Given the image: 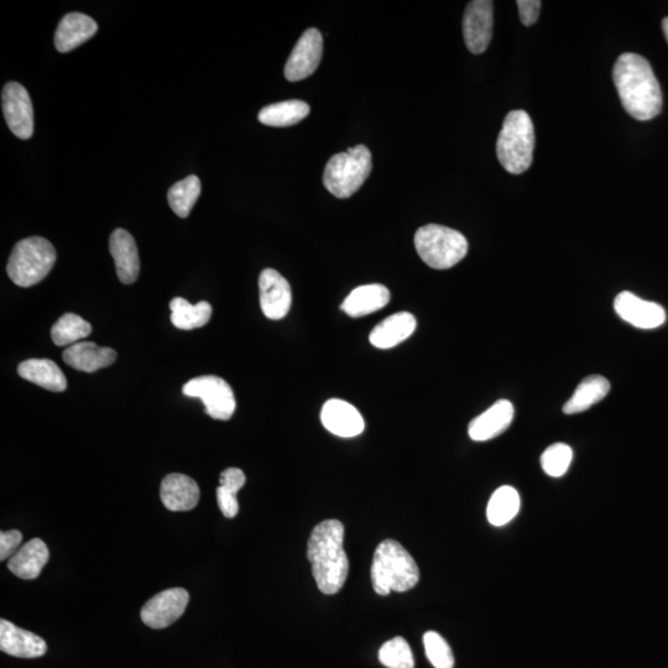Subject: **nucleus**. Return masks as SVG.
I'll use <instances>...</instances> for the list:
<instances>
[{"mask_svg": "<svg viewBox=\"0 0 668 668\" xmlns=\"http://www.w3.org/2000/svg\"><path fill=\"white\" fill-rule=\"evenodd\" d=\"M614 309L624 321L641 330H654L666 321L664 307L656 302L640 299L629 291L620 292L614 301Z\"/></svg>", "mask_w": 668, "mask_h": 668, "instance_id": "obj_14", "label": "nucleus"}, {"mask_svg": "<svg viewBox=\"0 0 668 668\" xmlns=\"http://www.w3.org/2000/svg\"><path fill=\"white\" fill-rule=\"evenodd\" d=\"M662 29H664V33H665L666 40H667V43H668V18H665L664 22H662Z\"/></svg>", "mask_w": 668, "mask_h": 668, "instance_id": "obj_39", "label": "nucleus"}, {"mask_svg": "<svg viewBox=\"0 0 668 668\" xmlns=\"http://www.w3.org/2000/svg\"><path fill=\"white\" fill-rule=\"evenodd\" d=\"M2 107L4 118L15 137L30 139L34 133V108L28 91L17 82H9L3 88Z\"/></svg>", "mask_w": 668, "mask_h": 668, "instance_id": "obj_9", "label": "nucleus"}, {"mask_svg": "<svg viewBox=\"0 0 668 668\" xmlns=\"http://www.w3.org/2000/svg\"><path fill=\"white\" fill-rule=\"evenodd\" d=\"M182 391L190 398L201 399L212 419L228 421L236 411L237 403L231 386L216 375H203L192 379L185 384Z\"/></svg>", "mask_w": 668, "mask_h": 668, "instance_id": "obj_8", "label": "nucleus"}, {"mask_svg": "<svg viewBox=\"0 0 668 668\" xmlns=\"http://www.w3.org/2000/svg\"><path fill=\"white\" fill-rule=\"evenodd\" d=\"M260 307L269 320L279 321L287 316L292 304L289 281L274 269H265L259 276Z\"/></svg>", "mask_w": 668, "mask_h": 668, "instance_id": "obj_13", "label": "nucleus"}, {"mask_svg": "<svg viewBox=\"0 0 668 668\" xmlns=\"http://www.w3.org/2000/svg\"><path fill=\"white\" fill-rule=\"evenodd\" d=\"M190 594L184 588H171L156 594L142 609V620L151 629H165L185 613Z\"/></svg>", "mask_w": 668, "mask_h": 668, "instance_id": "obj_11", "label": "nucleus"}, {"mask_svg": "<svg viewBox=\"0 0 668 668\" xmlns=\"http://www.w3.org/2000/svg\"><path fill=\"white\" fill-rule=\"evenodd\" d=\"M610 391V383L602 375H592L582 380L574 391L572 398L563 406V412L567 415L579 414V412L591 409L593 405L602 401Z\"/></svg>", "mask_w": 668, "mask_h": 668, "instance_id": "obj_26", "label": "nucleus"}, {"mask_svg": "<svg viewBox=\"0 0 668 668\" xmlns=\"http://www.w3.org/2000/svg\"><path fill=\"white\" fill-rule=\"evenodd\" d=\"M573 459L572 448L565 443H556L542 453L541 466L547 476L560 478L565 476Z\"/></svg>", "mask_w": 668, "mask_h": 668, "instance_id": "obj_33", "label": "nucleus"}, {"mask_svg": "<svg viewBox=\"0 0 668 668\" xmlns=\"http://www.w3.org/2000/svg\"><path fill=\"white\" fill-rule=\"evenodd\" d=\"M415 248L430 268L446 270L466 258L468 242L462 233L452 228L427 224L416 232Z\"/></svg>", "mask_w": 668, "mask_h": 668, "instance_id": "obj_7", "label": "nucleus"}, {"mask_svg": "<svg viewBox=\"0 0 668 668\" xmlns=\"http://www.w3.org/2000/svg\"><path fill=\"white\" fill-rule=\"evenodd\" d=\"M20 377L35 385L54 393H62L67 389L65 374L59 365L50 359H29L18 367Z\"/></svg>", "mask_w": 668, "mask_h": 668, "instance_id": "obj_25", "label": "nucleus"}, {"mask_svg": "<svg viewBox=\"0 0 668 668\" xmlns=\"http://www.w3.org/2000/svg\"><path fill=\"white\" fill-rule=\"evenodd\" d=\"M109 250L116 263L120 283L134 284L140 273V259L132 234L125 229H116L109 239Z\"/></svg>", "mask_w": 668, "mask_h": 668, "instance_id": "obj_17", "label": "nucleus"}, {"mask_svg": "<svg viewBox=\"0 0 668 668\" xmlns=\"http://www.w3.org/2000/svg\"><path fill=\"white\" fill-rule=\"evenodd\" d=\"M613 80L620 101L631 117L654 119L662 109V92L650 62L638 54L626 52L615 62Z\"/></svg>", "mask_w": 668, "mask_h": 668, "instance_id": "obj_1", "label": "nucleus"}, {"mask_svg": "<svg viewBox=\"0 0 668 668\" xmlns=\"http://www.w3.org/2000/svg\"><path fill=\"white\" fill-rule=\"evenodd\" d=\"M494 4L490 0H474L463 17V38L474 55L483 54L493 38Z\"/></svg>", "mask_w": 668, "mask_h": 668, "instance_id": "obj_10", "label": "nucleus"}, {"mask_svg": "<svg viewBox=\"0 0 668 668\" xmlns=\"http://www.w3.org/2000/svg\"><path fill=\"white\" fill-rule=\"evenodd\" d=\"M323 55V38L317 29L306 30L292 50L285 66L287 81L299 82L313 75Z\"/></svg>", "mask_w": 668, "mask_h": 668, "instance_id": "obj_12", "label": "nucleus"}, {"mask_svg": "<svg viewBox=\"0 0 668 668\" xmlns=\"http://www.w3.org/2000/svg\"><path fill=\"white\" fill-rule=\"evenodd\" d=\"M62 358L78 372L95 373L116 362L117 352L112 348L99 347L93 342H80L66 348Z\"/></svg>", "mask_w": 668, "mask_h": 668, "instance_id": "obj_20", "label": "nucleus"}, {"mask_svg": "<svg viewBox=\"0 0 668 668\" xmlns=\"http://www.w3.org/2000/svg\"><path fill=\"white\" fill-rule=\"evenodd\" d=\"M92 326L82 317L75 313H65L60 320L52 326V342L59 347H71L73 344L80 343L83 339L90 336Z\"/></svg>", "mask_w": 668, "mask_h": 668, "instance_id": "obj_30", "label": "nucleus"}, {"mask_svg": "<svg viewBox=\"0 0 668 668\" xmlns=\"http://www.w3.org/2000/svg\"><path fill=\"white\" fill-rule=\"evenodd\" d=\"M419 581V567L403 545L394 540L379 544L372 565L375 593L379 596H389L391 592L404 593L415 588Z\"/></svg>", "mask_w": 668, "mask_h": 668, "instance_id": "obj_3", "label": "nucleus"}, {"mask_svg": "<svg viewBox=\"0 0 668 668\" xmlns=\"http://www.w3.org/2000/svg\"><path fill=\"white\" fill-rule=\"evenodd\" d=\"M0 650L19 659H36L48 651V645L40 636L18 628L10 621L0 620Z\"/></svg>", "mask_w": 668, "mask_h": 668, "instance_id": "obj_16", "label": "nucleus"}, {"mask_svg": "<svg viewBox=\"0 0 668 668\" xmlns=\"http://www.w3.org/2000/svg\"><path fill=\"white\" fill-rule=\"evenodd\" d=\"M534 150L535 129L529 114L510 112L504 119L497 142L499 163L510 174H524L532 164Z\"/></svg>", "mask_w": 668, "mask_h": 668, "instance_id": "obj_4", "label": "nucleus"}, {"mask_svg": "<svg viewBox=\"0 0 668 668\" xmlns=\"http://www.w3.org/2000/svg\"><path fill=\"white\" fill-rule=\"evenodd\" d=\"M520 505L518 490L509 485L495 490L487 509L489 523L494 526L509 524L519 514Z\"/></svg>", "mask_w": 668, "mask_h": 668, "instance_id": "obj_29", "label": "nucleus"}, {"mask_svg": "<svg viewBox=\"0 0 668 668\" xmlns=\"http://www.w3.org/2000/svg\"><path fill=\"white\" fill-rule=\"evenodd\" d=\"M200 488L195 480L185 474L172 473L161 483L160 497L170 511H190L200 501Z\"/></svg>", "mask_w": 668, "mask_h": 668, "instance_id": "obj_19", "label": "nucleus"}, {"mask_svg": "<svg viewBox=\"0 0 668 668\" xmlns=\"http://www.w3.org/2000/svg\"><path fill=\"white\" fill-rule=\"evenodd\" d=\"M50 552L45 542L40 539H33L26 542L25 545L10 557L8 562L9 571L26 581L38 578L41 571L48 563Z\"/></svg>", "mask_w": 668, "mask_h": 668, "instance_id": "obj_23", "label": "nucleus"}, {"mask_svg": "<svg viewBox=\"0 0 668 668\" xmlns=\"http://www.w3.org/2000/svg\"><path fill=\"white\" fill-rule=\"evenodd\" d=\"M516 4H518L521 23L526 26L534 25L539 19L541 2L539 0H519Z\"/></svg>", "mask_w": 668, "mask_h": 668, "instance_id": "obj_38", "label": "nucleus"}, {"mask_svg": "<svg viewBox=\"0 0 668 668\" xmlns=\"http://www.w3.org/2000/svg\"><path fill=\"white\" fill-rule=\"evenodd\" d=\"M56 250L48 239L30 237L15 245L7 271L15 285L31 287L41 283L56 263Z\"/></svg>", "mask_w": 668, "mask_h": 668, "instance_id": "obj_6", "label": "nucleus"}, {"mask_svg": "<svg viewBox=\"0 0 668 668\" xmlns=\"http://www.w3.org/2000/svg\"><path fill=\"white\" fill-rule=\"evenodd\" d=\"M217 501L222 514L228 519L236 518L239 511V504L236 494L228 493L221 487L217 488Z\"/></svg>", "mask_w": 668, "mask_h": 668, "instance_id": "obj_37", "label": "nucleus"}, {"mask_svg": "<svg viewBox=\"0 0 668 668\" xmlns=\"http://www.w3.org/2000/svg\"><path fill=\"white\" fill-rule=\"evenodd\" d=\"M23 541V534L18 530L5 531L0 534V560L14 556Z\"/></svg>", "mask_w": 668, "mask_h": 668, "instance_id": "obj_35", "label": "nucleus"}, {"mask_svg": "<svg viewBox=\"0 0 668 668\" xmlns=\"http://www.w3.org/2000/svg\"><path fill=\"white\" fill-rule=\"evenodd\" d=\"M310 114V106L299 99L266 106L259 113V122L268 127L284 128L300 123Z\"/></svg>", "mask_w": 668, "mask_h": 668, "instance_id": "obj_27", "label": "nucleus"}, {"mask_svg": "<svg viewBox=\"0 0 668 668\" xmlns=\"http://www.w3.org/2000/svg\"><path fill=\"white\" fill-rule=\"evenodd\" d=\"M171 322L176 328L184 331L195 330L206 326L212 317V306L206 301L191 305L189 301L176 297L171 301Z\"/></svg>", "mask_w": 668, "mask_h": 668, "instance_id": "obj_28", "label": "nucleus"}, {"mask_svg": "<svg viewBox=\"0 0 668 668\" xmlns=\"http://www.w3.org/2000/svg\"><path fill=\"white\" fill-rule=\"evenodd\" d=\"M201 195V181L192 175L177 182L167 192V201L171 210L181 218L190 216L192 208L195 207L198 197Z\"/></svg>", "mask_w": 668, "mask_h": 668, "instance_id": "obj_31", "label": "nucleus"}, {"mask_svg": "<svg viewBox=\"0 0 668 668\" xmlns=\"http://www.w3.org/2000/svg\"><path fill=\"white\" fill-rule=\"evenodd\" d=\"M245 474L242 469L228 468L222 472L221 479H219V487L226 490L228 493L238 494L239 490L244 487Z\"/></svg>", "mask_w": 668, "mask_h": 668, "instance_id": "obj_36", "label": "nucleus"}, {"mask_svg": "<svg viewBox=\"0 0 668 668\" xmlns=\"http://www.w3.org/2000/svg\"><path fill=\"white\" fill-rule=\"evenodd\" d=\"M97 30V23L87 15L81 13L67 14L57 26L55 34L56 49L62 54L75 50L78 46L92 39Z\"/></svg>", "mask_w": 668, "mask_h": 668, "instance_id": "obj_21", "label": "nucleus"}, {"mask_svg": "<svg viewBox=\"0 0 668 668\" xmlns=\"http://www.w3.org/2000/svg\"><path fill=\"white\" fill-rule=\"evenodd\" d=\"M514 420V406L509 400H499L468 427V435L476 442L493 440L509 429Z\"/></svg>", "mask_w": 668, "mask_h": 668, "instance_id": "obj_18", "label": "nucleus"}, {"mask_svg": "<svg viewBox=\"0 0 668 668\" xmlns=\"http://www.w3.org/2000/svg\"><path fill=\"white\" fill-rule=\"evenodd\" d=\"M391 299L388 287L380 284L363 285L354 289L343 301L341 309L358 318L384 309Z\"/></svg>", "mask_w": 668, "mask_h": 668, "instance_id": "obj_24", "label": "nucleus"}, {"mask_svg": "<svg viewBox=\"0 0 668 668\" xmlns=\"http://www.w3.org/2000/svg\"><path fill=\"white\" fill-rule=\"evenodd\" d=\"M427 659L435 668H453L454 656L450 645L436 631H427L424 636Z\"/></svg>", "mask_w": 668, "mask_h": 668, "instance_id": "obj_34", "label": "nucleus"}, {"mask_svg": "<svg viewBox=\"0 0 668 668\" xmlns=\"http://www.w3.org/2000/svg\"><path fill=\"white\" fill-rule=\"evenodd\" d=\"M373 169L372 153L365 145L333 155L323 172V184L333 196L349 198L363 186Z\"/></svg>", "mask_w": 668, "mask_h": 668, "instance_id": "obj_5", "label": "nucleus"}, {"mask_svg": "<svg viewBox=\"0 0 668 668\" xmlns=\"http://www.w3.org/2000/svg\"><path fill=\"white\" fill-rule=\"evenodd\" d=\"M307 558L311 563L313 578L323 594L332 596L341 591L349 573L341 521H322L313 529L307 542Z\"/></svg>", "mask_w": 668, "mask_h": 668, "instance_id": "obj_2", "label": "nucleus"}, {"mask_svg": "<svg viewBox=\"0 0 668 668\" xmlns=\"http://www.w3.org/2000/svg\"><path fill=\"white\" fill-rule=\"evenodd\" d=\"M379 661L388 668H415L414 655L404 638H394L380 647Z\"/></svg>", "mask_w": 668, "mask_h": 668, "instance_id": "obj_32", "label": "nucleus"}, {"mask_svg": "<svg viewBox=\"0 0 668 668\" xmlns=\"http://www.w3.org/2000/svg\"><path fill=\"white\" fill-rule=\"evenodd\" d=\"M321 421L326 430L343 438L359 436L365 429L363 416L357 407L341 399L326 401L322 407Z\"/></svg>", "mask_w": 668, "mask_h": 668, "instance_id": "obj_15", "label": "nucleus"}, {"mask_svg": "<svg viewBox=\"0 0 668 668\" xmlns=\"http://www.w3.org/2000/svg\"><path fill=\"white\" fill-rule=\"evenodd\" d=\"M416 326L414 315L409 312H398L380 322L370 333L369 341L378 349L394 348L410 338Z\"/></svg>", "mask_w": 668, "mask_h": 668, "instance_id": "obj_22", "label": "nucleus"}]
</instances>
